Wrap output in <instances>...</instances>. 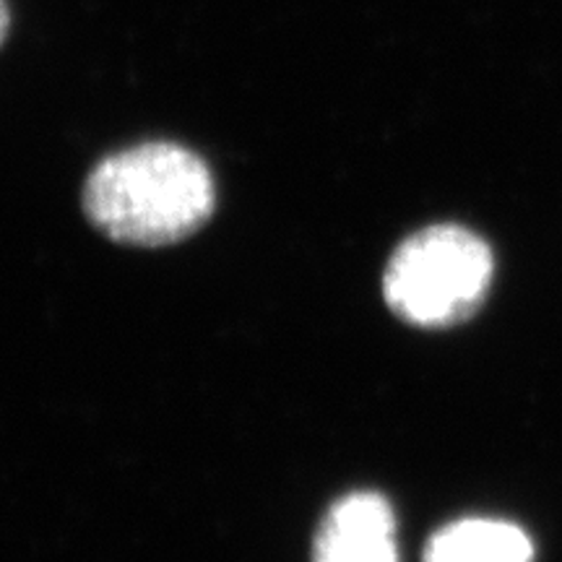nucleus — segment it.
Listing matches in <instances>:
<instances>
[{"mask_svg": "<svg viewBox=\"0 0 562 562\" xmlns=\"http://www.w3.org/2000/svg\"><path fill=\"white\" fill-rule=\"evenodd\" d=\"M313 562H398L396 518L385 497L355 492L328 510Z\"/></svg>", "mask_w": 562, "mask_h": 562, "instance_id": "obj_3", "label": "nucleus"}, {"mask_svg": "<svg viewBox=\"0 0 562 562\" xmlns=\"http://www.w3.org/2000/svg\"><path fill=\"white\" fill-rule=\"evenodd\" d=\"M9 30H11L9 5H5V0H0V45H3L5 37H9Z\"/></svg>", "mask_w": 562, "mask_h": 562, "instance_id": "obj_5", "label": "nucleus"}, {"mask_svg": "<svg viewBox=\"0 0 562 562\" xmlns=\"http://www.w3.org/2000/svg\"><path fill=\"white\" fill-rule=\"evenodd\" d=\"M531 554L529 537L518 526L467 518L435 533L425 562H531Z\"/></svg>", "mask_w": 562, "mask_h": 562, "instance_id": "obj_4", "label": "nucleus"}, {"mask_svg": "<svg viewBox=\"0 0 562 562\" xmlns=\"http://www.w3.org/2000/svg\"><path fill=\"white\" fill-rule=\"evenodd\" d=\"M492 281V252L474 232L440 224L398 245L383 273L385 302L422 328H448L482 305Z\"/></svg>", "mask_w": 562, "mask_h": 562, "instance_id": "obj_2", "label": "nucleus"}, {"mask_svg": "<svg viewBox=\"0 0 562 562\" xmlns=\"http://www.w3.org/2000/svg\"><path fill=\"white\" fill-rule=\"evenodd\" d=\"M89 222L125 245H172L203 227L214 211V178L199 154L154 140L94 167L83 188Z\"/></svg>", "mask_w": 562, "mask_h": 562, "instance_id": "obj_1", "label": "nucleus"}]
</instances>
